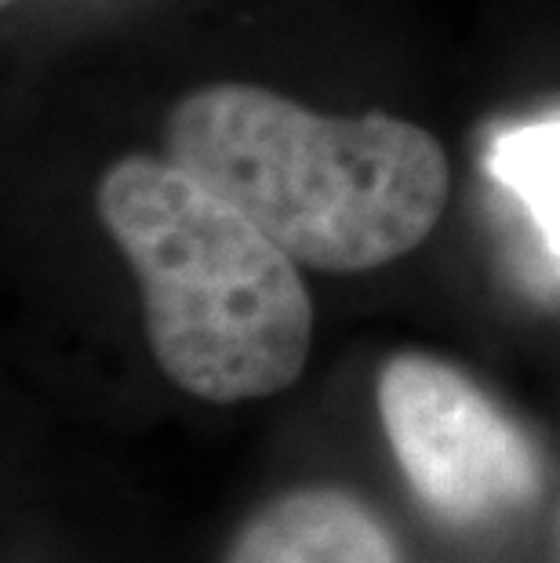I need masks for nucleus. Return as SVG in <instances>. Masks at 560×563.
Wrapping results in <instances>:
<instances>
[{"label":"nucleus","mask_w":560,"mask_h":563,"mask_svg":"<svg viewBox=\"0 0 560 563\" xmlns=\"http://www.w3.org/2000/svg\"><path fill=\"white\" fill-rule=\"evenodd\" d=\"M378 415L411 490L437 517L481 523L539 490L528 437L459 367L422 353L393 356L378 375Z\"/></svg>","instance_id":"nucleus-3"},{"label":"nucleus","mask_w":560,"mask_h":563,"mask_svg":"<svg viewBox=\"0 0 560 563\" xmlns=\"http://www.w3.org/2000/svg\"><path fill=\"white\" fill-rule=\"evenodd\" d=\"M226 563H400V556L386 527L353 495L309 487L262 506Z\"/></svg>","instance_id":"nucleus-4"},{"label":"nucleus","mask_w":560,"mask_h":563,"mask_svg":"<svg viewBox=\"0 0 560 563\" xmlns=\"http://www.w3.org/2000/svg\"><path fill=\"white\" fill-rule=\"evenodd\" d=\"M487 175L528 208L560 269V113L506 128L487 150Z\"/></svg>","instance_id":"nucleus-5"},{"label":"nucleus","mask_w":560,"mask_h":563,"mask_svg":"<svg viewBox=\"0 0 560 563\" xmlns=\"http://www.w3.org/2000/svg\"><path fill=\"white\" fill-rule=\"evenodd\" d=\"M95 208L142 287L157 364L211 404L273 397L303 375L314 302L299 262L183 167L124 157Z\"/></svg>","instance_id":"nucleus-2"},{"label":"nucleus","mask_w":560,"mask_h":563,"mask_svg":"<svg viewBox=\"0 0 560 563\" xmlns=\"http://www.w3.org/2000/svg\"><path fill=\"white\" fill-rule=\"evenodd\" d=\"M4 4H11V0H4Z\"/></svg>","instance_id":"nucleus-6"},{"label":"nucleus","mask_w":560,"mask_h":563,"mask_svg":"<svg viewBox=\"0 0 560 563\" xmlns=\"http://www.w3.org/2000/svg\"><path fill=\"white\" fill-rule=\"evenodd\" d=\"M164 153L299 266L361 273L419 247L451 194L444 146L389 113L325 117L255 84L175 102Z\"/></svg>","instance_id":"nucleus-1"}]
</instances>
